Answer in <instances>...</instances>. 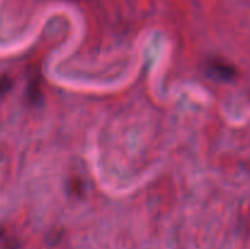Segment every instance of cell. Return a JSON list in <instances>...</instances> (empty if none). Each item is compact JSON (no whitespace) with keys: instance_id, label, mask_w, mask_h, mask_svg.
I'll return each mask as SVG.
<instances>
[{"instance_id":"6da1fadb","label":"cell","mask_w":250,"mask_h":249,"mask_svg":"<svg viewBox=\"0 0 250 249\" xmlns=\"http://www.w3.org/2000/svg\"><path fill=\"white\" fill-rule=\"evenodd\" d=\"M210 73L214 77L220 78V80H231L234 76V68L232 66L227 65V63L222 62V61H214L210 63L209 66Z\"/></svg>"}]
</instances>
